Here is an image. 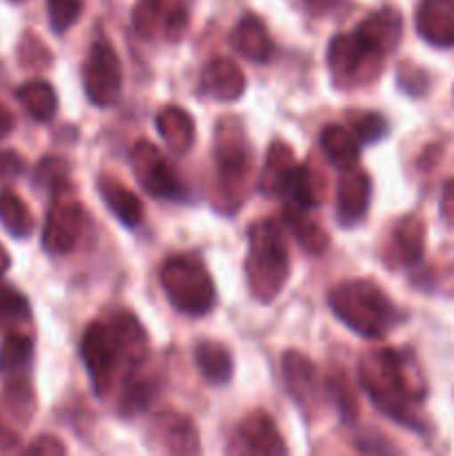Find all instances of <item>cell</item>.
Here are the masks:
<instances>
[{"label":"cell","instance_id":"1","mask_svg":"<svg viewBox=\"0 0 454 456\" xmlns=\"http://www.w3.org/2000/svg\"><path fill=\"white\" fill-rule=\"evenodd\" d=\"M359 379L372 403L385 417L414 432H426V421L417 405L426 399L427 387L409 352L383 347L365 354L359 365Z\"/></svg>","mask_w":454,"mask_h":456},{"label":"cell","instance_id":"2","mask_svg":"<svg viewBox=\"0 0 454 456\" xmlns=\"http://www.w3.org/2000/svg\"><path fill=\"white\" fill-rule=\"evenodd\" d=\"M403 34V20L394 9H381L365 18L356 31L332 38L328 52L329 71L336 87L347 89L372 78L387 53L396 49Z\"/></svg>","mask_w":454,"mask_h":456},{"label":"cell","instance_id":"3","mask_svg":"<svg viewBox=\"0 0 454 456\" xmlns=\"http://www.w3.org/2000/svg\"><path fill=\"white\" fill-rule=\"evenodd\" d=\"M145 354L147 337L129 312L116 314L111 323L93 321L80 341V356L98 396H105L111 390L120 365L132 363L138 368Z\"/></svg>","mask_w":454,"mask_h":456},{"label":"cell","instance_id":"4","mask_svg":"<svg viewBox=\"0 0 454 456\" xmlns=\"http://www.w3.org/2000/svg\"><path fill=\"white\" fill-rule=\"evenodd\" d=\"M328 301L336 319L363 338L385 337L399 323V310L374 281H345L329 292Z\"/></svg>","mask_w":454,"mask_h":456},{"label":"cell","instance_id":"5","mask_svg":"<svg viewBox=\"0 0 454 456\" xmlns=\"http://www.w3.org/2000/svg\"><path fill=\"white\" fill-rule=\"evenodd\" d=\"M289 274V254L283 232L274 218L258 221L249 227L245 276L256 301L272 303L283 289Z\"/></svg>","mask_w":454,"mask_h":456},{"label":"cell","instance_id":"6","mask_svg":"<svg viewBox=\"0 0 454 456\" xmlns=\"http://www.w3.org/2000/svg\"><path fill=\"white\" fill-rule=\"evenodd\" d=\"M160 285L169 303L190 316H205L216 305V288L203 261L194 256H174L160 267Z\"/></svg>","mask_w":454,"mask_h":456},{"label":"cell","instance_id":"7","mask_svg":"<svg viewBox=\"0 0 454 456\" xmlns=\"http://www.w3.org/2000/svg\"><path fill=\"white\" fill-rule=\"evenodd\" d=\"M216 167L221 187L231 199V205H239L243 194H247V176L252 154L245 138L243 127L234 116H225L216 127Z\"/></svg>","mask_w":454,"mask_h":456},{"label":"cell","instance_id":"8","mask_svg":"<svg viewBox=\"0 0 454 456\" xmlns=\"http://www.w3.org/2000/svg\"><path fill=\"white\" fill-rule=\"evenodd\" d=\"M85 94L96 107H109L118 101L123 87V67L109 38H98L89 49L83 71Z\"/></svg>","mask_w":454,"mask_h":456},{"label":"cell","instance_id":"9","mask_svg":"<svg viewBox=\"0 0 454 456\" xmlns=\"http://www.w3.org/2000/svg\"><path fill=\"white\" fill-rule=\"evenodd\" d=\"M190 22V0H141L134 9V27L142 38L163 34L178 40Z\"/></svg>","mask_w":454,"mask_h":456},{"label":"cell","instance_id":"10","mask_svg":"<svg viewBox=\"0 0 454 456\" xmlns=\"http://www.w3.org/2000/svg\"><path fill=\"white\" fill-rule=\"evenodd\" d=\"M132 167L142 190L158 199H181L182 185L165 156L150 141H138L132 150Z\"/></svg>","mask_w":454,"mask_h":456},{"label":"cell","instance_id":"11","mask_svg":"<svg viewBox=\"0 0 454 456\" xmlns=\"http://www.w3.org/2000/svg\"><path fill=\"white\" fill-rule=\"evenodd\" d=\"M85 212L83 205L74 199L56 194L52 208H49L47 223H45L43 243L45 249L52 254H67L74 249L80 232H83Z\"/></svg>","mask_w":454,"mask_h":456},{"label":"cell","instance_id":"12","mask_svg":"<svg viewBox=\"0 0 454 456\" xmlns=\"http://www.w3.org/2000/svg\"><path fill=\"white\" fill-rule=\"evenodd\" d=\"M236 452L245 454H285L288 448L283 444V436L279 435L274 426V419L267 412H254L240 423L239 432L234 436Z\"/></svg>","mask_w":454,"mask_h":456},{"label":"cell","instance_id":"13","mask_svg":"<svg viewBox=\"0 0 454 456\" xmlns=\"http://www.w3.org/2000/svg\"><path fill=\"white\" fill-rule=\"evenodd\" d=\"M280 370H283L285 387H288L289 396L305 412H310V408H314L316 401H319V374H316L314 363L305 354L285 352Z\"/></svg>","mask_w":454,"mask_h":456},{"label":"cell","instance_id":"14","mask_svg":"<svg viewBox=\"0 0 454 456\" xmlns=\"http://www.w3.org/2000/svg\"><path fill=\"white\" fill-rule=\"evenodd\" d=\"M417 29L418 36L434 47H454V0H421Z\"/></svg>","mask_w":454,"mask_h":456},{"label":"cell","instance_id":"15","mask_svg":"<svg viewBox=\"0 0 454 456\" xmlns=\"http://www.w3.org/2000/svg\"><path fill=\"white\" fill-rule=\"evenodd\" d=\"M369 178L368 174L361 172V169H345L338 181L336 190V214L338 221L345 227L354 225L361 218L365 216L369 205Z\"/></svg>","mask_w":454,"mask_h":456},{"label":"cell","instance_id":"16","mask_svg":"<svg viewBox=\"0 0 454 456\" xmlns=\"http://www.w3.org/2000/svg\"><path fill=\"white\" fill-rule=\"evenodd\" d=\"M203 92L218 101H239L245 92V76L230 58H214L205 65L200 76Z\"/></svg>","mask_w":454,"mask_h":456},{"label":"cell","instance_id":"17","mask_svg":"<svg viewBox=\"0 0 454 456\" xmlns=\"http://www.w3.org/2000/svg\"><path fill=\"white\" fill-rule=\"evenodd\" d=\"M154 439L158 441L165 452L172 454H196L200 450L199 432L187 417L165 412L154 423Z\"/></svg>","mask_w":454,"mask_h":456},{"label":"cell","instance_id":"18","mask_svg":"<svg viewBox=\"0 0 454 456\" xmlns=\"http://www.w3.org/2000/svg\"><path fill=\"white\" fill-rule=\"evenodd\" d=\"M231 47L240 53L243 58L252 62H265L270 61L274 53V43H272L270 34H267L265 25L258 20L256 16H245L243 20L236 25L231 31Z\"/></svg>","mask_w":454,"mask_h":456},{"label":"cell","instance_id":"19","mask_svg":"<svg viewBox=\"0 0 454 456\" xmlns=\"http://www.w3.org/2000/svg\"><path fill=\"white\" fill-rule=\"evenodd\" d=\"M98 191H101L102 200H105L107 208L111 209V214H114L123 225H141L142 218H145V209H142L141 199H138L127 185H123V183L116 181V178L111 176H101L98 178Z\"/></svg>","mask_w":454,"mask_h":456},{"label":"cell","instance_id":"20","mask_svg":"<svg viewBox=\"0 0 454 456\" xmlns=\"http://www.w3.org/2000/svg\"><path fill=\"white\" fill-rule=\"evenodd\" d=\"M320 150L328 156L329 163L336 169L345 172L359 163L361 154V141L356 138L354 132H350L343 125H328L320 132Z\"/></svg>","mask_w":454,"mask_h":456},{"label":"cell","instance_id":"21","mask_svg":"<svg viewBox=\"0 0 454 456\" xmlns=\"http://www.w3.org/2000/svg\"><path fill=\"white\" fill-rule=\"evenodd\" d=\"M156 129L165 138L169 150L176 151V154H187L190 147L194 145V120L182 107H163L156 116Z\"/></svg>","mask_w":454,"mask_h":456},{"label":"cell","instance_id":"22","mask_svg":"<svg viewBox=\"0 0 454 456\" xmlns=\"http://www.w3.org/2000/svg\"><path fill=\"white\" fill-rule=\"evenodd\" d=\"M194 359L199 365L200 374L207 379L209 383H216L223 386L231 379L234 372V359H231V352L227 350L223 343L216 341H200L194 347Z\"/></svg>","mask_w":454,"mask_h":456},{"label":"cell","instance_id":"23","mask_svg":"<svg viewBox=\"0 0 454 456\" xmlns=\"http://www.w3.org/2000/svg\"><path fill=\"white\" fill-rule=\"evenodd\" d=\"M294 165H296V160H294L292 147L288 142L276 141L267 151V160L261 176V191H265L267 196H280Z\"/></svg>","mask_w":454,"mask_h":456},{"label":"cell","instance_id":"24","mask_svg":"<svg viewBox=\"0 0 454 456\" xmlns=\"http://www.w3.org/2000/svg\"><path fill=\"white\" fill-rule=\"evenodd\" d=\"M16 96L20 105L25 107L27 114L38 123H47L58 111V96L53 87L45 80H29L22 87L16 89Z\"/></svg>","mask_w":454,"mask_h":456},{"label":"cell","instance_id":"25","mask_svg":"<svg viewBox=\"0 0 454 456\" xmlns=\"http://www.w3.org/2000/svg\"><path fill=\"white\" fill-rule=\"evenodd\" d=\"M394 249L405 265L421 261L423 252H426V223L418 214H409L396 225Z\"/></svg>","mask_w":454,"mask_h":456},{"label":"cell","instance_id":"26","mask_svg":"<svg viewBox=\"0 0 454 456\" xmlns=\"http://www.w3.org/2000/svg\"><path fill=\"white\" fill-rule=\"evenodd\" d=\"M0 223L16 239H27L34 232V216L29 208L12 190L0 191Z\"/></svg>","mask_w":454,"mask_h":456},{"label":"cell","instance_id":"27","mask_svg":"<svg viewBox=\"0 0 454 456\" xmlns=\"http://www.w3.org/2000/svg\"><path fill=\"white\" fill-rule=\"evenodd\" d=\"M280 196L288 200V208L303 209V212L314 208L319 199H316L314 181H312V174L310 169H307V165H294L288 181H285Z\"/></svg>","mask_w":454,"mask_h":456},{"label":"cell","instance_id":"28","mask_svg":"<svg viewBox=\"0 0 454 456\" xmlns=\"http://www.w3.org/2000/svg\"><path fill=\"white\" fill-rule=\"evenodd\" d=\"M285 221H288L289 230L294 232L296 240L301 243V248L310 254H320L328 249V234L319 227V223L310 221V218L303 214V209L288 208L285 209Z\"/></svg>","mask_w":454,"mask_h":456},{"label":"cell","instance_id":"29","mask_svg":"<svg viewBox=\"0 0 454 456\" xmlns=\"http://www.w3.org/2000/svg\"><path fill=\"white\" fill-rule=\"evenodd\" d=\"M34 346L31 338L20 332L7 334L0 346V374H20L29 368Z\"/></svg>","mask_w":454,"mask_h":456},{"label":"cell","instance_id":"30","mask_svg":"<svg viewBox=\"0 0 454 456\" xmlns=\"http://www.w3.org/2000/svg\"><path fill=\"white\" fill-rule=\"evenodd\" d=\"M329 392L334 396V403H336L338 412L345 419V423H354L359 417V403H356V396L352 392L350 379L343 372H334L328 381Z\"/></svg>","mask_w":454,"mask_h":456},{"label":"cell","instance_id":"31","mask_svg":"<svg viewBox=\"0 0 454 456\" xmlns=\"http://www.w3.org/2000/svg\"><path fill=\"white\" fill-rule=\"evenodd\" d=\"M29 303L12 285L0 283V321L3 323H22L29 321Z\"/></svg>","mask_w":454,"mask_h":456},{"label":"cell","instance_id":"32","mask_svg":"<svg viewBox=\"0 0 454 456\" xmlns=\"http://www.w3.org/2000/svg\"><path fill=\"white\" fill-rule=\"evenodd\" d=\"M49 25L56 34H65L83 13V0H47Z\"/></svg>","mask_w":454,"mask_h":456},{"label":"cell","instance_id":"33","mask_svg":"<svg viewBox=\"0 0 454 456\" xmlns=\"http://www.w3.org/2000/svg\"><path fill=\"white\" fill-rule=\"evenodd\" d=\"M352 132L356 134L361 142H374L378 138H383V134L387 132V123L381 114H354L352 120Z\"/></svg>","mask_w":454,"mask_h":456},{"label":"cell","instance_id":"34","mask_svg":"<svg viewBox=\"0 0 454 456\" xmlns=\"http://www.w3.org/2000/svg\"><path fill=\"white\" fill-rule=\"evenodd\" d=\"M25 169V160L16 151H0V178H13Z\"/></svg>","mask_w":454,"mask_h":456},{"label":"cell","instance_id":"35","mask_svg":"<svg viewBox=\"0 0 454 456\" xmlns=\"http://www.w3.org/2000/svg\"><path fill=\"white\" fill-rule=\"evenodd\" d=\"M27 452L29 454H62L65 452V445L58 444L53 436H40V439H36V444H31L29 448H27Z\"/></svg>","mask_w":454,"mask_h":456},{"label":"cell","instance_id":"36","mask_svg":"<svg viewBox=\"0 0 454 456\" xmlns=\"http://www.w3.org/2000/svg\"><path fill=\"white\" fill-rule=\"evenodd\" d=\"M441 216L454 225V178H450L443 185V196H441Z\"/></svg>","mask_w":454,"mask_h":456},{"label":"cell","instance_id":"37","mask_svg":"<svg viewBox=\"0 0 454 456\" xmlns=\"http://www.w3.org/2000/svg\"><path fill=\"white\" fill-rule=\"evenodd\" d=\"M18 445V436L9 430L7 426L0 423V452H7V450H13Z\"/></svg>","mask_w":454,"mask_h":456},{"label":"cell","instance_id":"38","mask_svg":"<svg viewBox=\"0 0 454 456\" xmlns=\"http://www.w3.org/2000/svg\"><path fill=\"white\" fill-rule=\"evenodd\" d=\"M12 129H13V114L3 105V102H0V138L7 136Z\"/></svg>","mask_w":454,"mask_h":456},{"label":"cell","instance_id":"39","mask_svg":"<svg viewBox=\"0 0 454 456\" xmlns=\"http://www.w3.org/2000/svg\"><path fill=\"white\" fill-rule=\"evenodd\" d=\"M334 4H336V0H305V7L310 9L312 13H319V16L320 13L329 12Z\"/></svg>","mask_w":454,"mask_h":456},{"label":"cell","instance_id":"40","mask_svg":"<svg viewBox=\"0 0 454 456\" xmlns=\"http://www.w3.org/2000/svg\"><path fill=\"white\" fill-rule=\"evenodd\" d=\"M7 267H9V254L4 252L3 248H0V274H3V272L7 270Z\"/></svg>","mask_w":454,"mask_h":456}]
</instances>
